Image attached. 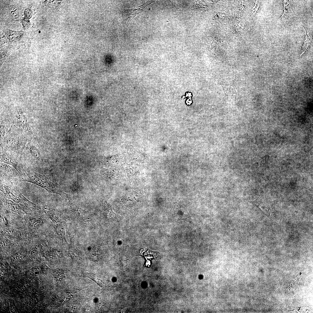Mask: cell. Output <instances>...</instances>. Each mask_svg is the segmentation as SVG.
Masks as SVG:
<instances>
[{"instance_id":"obj_1","label":"cell","mask_w":313,"mask_h":313,"mask_svg":"<svg viewBox=\"0 0 313 313\" xmlns=\"http://www.w3.org/2000/svg\"><path fill=\"white\" fill-rule=\"evenodd\" d=\"M21 181L31 183L44 189L48 192L68 198L51 175H42L31 170H23L20 174Z\"/></svg>"},{"instance_id":"obj_2","label":"cell","mask_w":313,"mask_h":313,"mask_svg":"<svg viewBox=\"0 0 313 313\" xmlns=\"http://www.w3.org/2000/svg\"><path fill=\"white\" fill-rule=\"evenodd\" d=\"M0 190L6 197L19 203L27 210H36L39 209L36 205L28 200L19 191L15 189L1 183Z\"/></svg>"},{"instance_id":"obj_3","label":"cell","mask_w":313,"mask_h":313,"mask_svg":"<svg viewBox=\"0 0 313 313\" xmlns=\"http://www.w3.org/2000/svg\"><path fill=\"white\" fill-rule=\"evenodd\" d=\"M153 1H149L136 8L125 9H121L120 11L123 17V21L125 23L129 22L137 14L141 12L144 10Z\"/></svg>"},{"instance_id":"obj_4","label":"cell","mask_w":313,"mask_h":313,"mask_svg":"<svg viewBox=\"0 0 313 313\" xmlns=\"http://www.w3.org/2000/svg\"><path fill=\"white\" fill-rule=\"evenodd\" d=\"M6 137V142L7 145L12 149L15 151L20 152L22 151L23 148V144H22V141L20 137L17 134L14 133H8Z\"/></svg>"},{"instance_id":"obj_5","label":"cell","mask_w":313,"mask_h":313,"mask_svg":"<svg viewBox=\"0 0 313 313\" xmlns=\"http://www.w3.org/2000/svg\"><path fill=\"white\" fill-rule=\"evenodd\" d=\"M1 174L10 177L17 176L19 178L20 175L18 172L12 166L5 163H0Z\"/></svg>"},{"instance_id":"obj_6","label":"cell","mask_w":313,"mask_h":313,"mask_svg":"<svg viewBox=\"0 0 313 313\" xmlns=\"http://www.w3.org/2000/svg\"><path fill=\"white\" fill-rule=\"evenodd\" d=\"M0 161L1 163H6L14 167L19 174L23 170V169H22L15 160L6 153H3L1 155Z\"/></svg>"},{"instance_id":"obj_7","label":"cell","mask_w":313,"mask_h":313,"mask_svg":"<svg viewBox=\"0 0 313 313\" xmlns=\"http://www.w3.org/2000/svg\"><path fill=\"white\" fill-rule=\"evenodd\" d=\"M17 121L20 127L28 132L30 131V128L27 117L22 112L20 113L18 116Z\"/></svg>"},{"instance_id":"obj_8","label":"cell","mask_w":313,"mask_h":313,"mask_svg":"<svg viewBox=\"0 0 313 313\" xmlns=\"http://www.w3.org/2000/svg\"><path fill=\"white\" fill-rule=\"evenodd\" d=\"M32 156L36 160L39 161H42L41 153L38 149L33 145H30L28 148Z\"/></svg>"},{"instance_id":"obj_9","label":"cell","mask_w":313,"mask_h":313,"mask_svg":"<svg viewBox=\"0 0 313 313\" xmlns=\"http://www.w3.org/2000/svg\"><path fill=\"white\" fill-rule=\"evenodd\" d=\"M284 1V13L281 18L288 19L290 16L292 12L289 3L286 1Z\"/></svg>"},{"instance_id":"obj_10","label":"cell","mask_w":313,"mask_h":313,"mask_svg":"<svg viewBox=\"0 0 313 313\" xmlns=\"http://www.w3.org/2000/svg\"><path fill=\"white\" fill-rule=\"evenodd\" d=\"M223 87L225 95L230 96L236 94L234 88L232 86L224 85Z\"/></svg>"},{"instance_id":"obj_11","label":"cell","mask_w":313,"mask_h":313,"mask_svg":"<svg viewBox=\"0 0 313 313\" xmlns=\"http://www.w3.org/2000/svg\"><path fill=\"white\" fill-rule=\"evenodd\" d=\"M310 39L307 34L305 37L304 43L303 46L301 47V54L304 53L309 49L310 44Z\"/></svg>"},{"instance_id":"obj_12","label":"cell","mask_w":313,"mask_h":313,"mask_svg":"<svg viewBox=\"0 0 313 313\" xmlns=\"http://www.w3.org/2000/svg\"><path fill=\"white\" fill-rule=\"evenodd\" d=\"M1 137L2 138L3 137L5 134L6 132H5V128L3 125L1 123Z\"/></svg>"},{"instance_id":"obj_13","label":"cell","mask_w":313,"mask_h":313,"mask_svg":"<svg viewBox=\"0 0 313 313\" xmlns=\"http://www.w3.org/2000/svg\"><path fill=\"white\" fill-rule=\"evenodd\" d=\"M259 3H256V5H255V6L254 7V11H253L254 12V13H255V12H256V11H257V10L258 9V8H259Z\"/></svg>"}]
</instances>
